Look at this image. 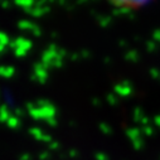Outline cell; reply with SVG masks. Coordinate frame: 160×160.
<instances>
[{
    "label": "cell",
    "instance_id": "obj_33",
    "mask_svg": "<svg viewBox=\"0 0 160 160\" xmlns=\"http://www.w3.org/2000/svg\"><path fill=\"white\" fill-rule=\"evenodd\" d=\"M90 56H91V54H90V51H86V49H85V51L81 52V57H82V58H90Z\"/></svg>",
    "mask_w": 160,
    "mask_h": 160
},
{
    "label": "cell",
    "instance_id": "obj_30",
    "mask_svg": "<svg viewBox=\"0 0 160 160\" xmlns=\"http://www.w3.org/2000/svg\"><path fill=\"white\" fill-rule=\"evenodd\" d=\"M24 115H25V111H24L23 108H19V107H18V108H15V116H17V117H19V118H20V117H22V116H24Z\"/></svg>",
    "mask_w": 160,
    "mask_h": 160
},
{
    "label": "cell",
    "instance_id": "obj_11",
    "mask_svg": "<svg viewBox=\"0 0 160 160\" xmlns=\"http://www.w3.org/2000/svg\"><path fill=\"white\" fill-rule=\"evenodd\" d=\"M145 117V113H144V110L141 107H135L134 108V112H132V120L135 122H141L142 118Z\"/></svg>",
    "mask_w": 160,
    "mask_h": 160
},
{
    "label": "cell",
    "instance_id": "obj_14",
    "mask_svg": "<svg viewBox=\"0 0 160 160\" xmlns=\"http://www.w3.org/2000/svg\"><path fill=\"white\" fill-rule=\"evenodd\" d=\"M29 134H30L34 139H37L38 141H41L46 132H44L42 129H39V128H30V129H29Z\"/></svg>",
    "mask_w": 160,
    "mask_h": 160
},
{
    "label": "cell",
    "instance_id": "obj_28",
    "mask_svg": "<svg viewBox=\"0 0 160 160\" xmlns=\"http://www.w3.org/2000/svg\"><path fill=\"white\" fill-rule=\"evenodd\" d=\"M51 158L49 152L48 151H42L41 154H39V160H48Z\"/></svg>",
    "mask_w": 160,
    "mask_h": 160
},
{
    "label": "cell",
    "instance_id": "obj_2",
    "mask_svg": "<svg viewBox=\"0 0 160 160\" xmlns=\"http://www.w3.org/2000/svg\"><path fill=\"white\" fill-rule=\"evenodd\" d=\"M48 67H46L42 62L34 64V71L32 74V81H38L39 83H46L48 79Z\"/></svg>",
    "mask_w": 160,
    "mask_h": 160
},
{
    "label": "cell",
    "instance_id": "obj_39",
    "mask_svg": "<svg viewBox=\"0 0 160 160\" xmlns=\"http://www.w3.org/2000/svg\"><path fill=\"white\" fill-rule=\"evenodd\" d=\"M103 62H105L106 64H110V63H111V58H110V57H105V58H103Z\"/></svg>",
    "mask_w": 160,
    "mask_h": 160
},
{
    "label": "cell",
    "instance_id": "obj_25",
    "mask_svg": "<svg viewBox=\"0 0 160 160\" xmlns=\"http://www.w3.org/2000/svg\"><path fill=\"white\" fill-rule=\"evenodd\" d=\"M48 126H51V128H56L57 125H58V121H57V118L56 117H52V118H48V120H46L44 121Z\"/></svg>",
    "mask_w": 160,
    "mask_h": 160
},
{
    "label": "cell",
    "instance_id": "obj_3",
    "mask_svg": "<svg viewBox=\"0 0 160 160\" xmlns=\"http://www.w3.org/2000/svg\"><path fill=\"white\" fill-rule=\"evenodd\" d=\"M113 93L121 97H129L134 93V88L132 85L129 79H124L121 83H117L113 86Z\"/></svg>",
    "mask_w": 160,
    "mask_h": 160
},
{
    "label": "cell",
    "instance_id": "obj_15",
    "mask_svg": "<svg viewBox=\"0 0 160 160\" xmlns=\"http://www.w3.org/2000/svg\"><path fill=\"white\" fill-rule=\"evenodd\" d=\"M112 14L113 15H130L132 14V10L128 7H122V8H113L112 9Z\"/></svg>",
    "mask_w": 160,
    "mask_h": 160
},
{
    "label": "cell",
    "instance_id": "obj_29",
    "mask_svg": "<svg viewBox=\"0 0 160 160\" xmlns=\"http://www.w3.org/2000/svg\"><path fill=\"white\" fill-rule=\"evenodd\" d=\"M32 33L34 34V35H37V37H39L42 34V29H41V27H38V25H35L34 27V29L32 30Z\"/></svg>",
    "mask_w": 160,
    "mask_h": 160
},
{
    "label": "cell",
    "instance_id": "obj_27",
    "mask_svg": "<svg viewBox=\"0 0 160 160\" xmlns=\"http://www.w3.org/2000/svg\"><path fill=\"white\" fill-rule=\"evenodd\" d=\"M95 158H96V160H110V158L105 154V152H96V155H95Z\"/></svg>",
    "mask_w": 160,
    "mask_h": 160
},
{
    "label": "cell",
    "instance_id": "obj_34",
    "mask_svg": "<svg viewBox=\"0 0 160 160\" xmlns=\"http://www.w3.org/2000/svg\"><path fill=\"white\" fill-rule=\"evenodd\" d=\"M19 160H32V156H30V154H23L19 158Z\"/></svg>",
    "mask_w": 160,
    "mask_h": 160
},
{
    "label": "cell",
    "instance_id": "obj_41",
    "mask_svg": "<svg viewBox=\"0 0 160 160\" xmlns=\"http://www.w3.org/2000/svg\"><path fill=\"white\" fill-rule=\"evenodd\" d=\"M4 52H5V46H2V44H0V54L4 53Z\"/></svg>",
    "mask_w": 160,
    "mask_h": 160
},
{
    "label": "cell",
    "instance_id": "obj_6",
    "mask_svg": "<svg viewBox=\"0 0 160 160\" xmlns=\"http://www.w3.org/2000/svg\"><path fill=\"white\" fill-rule=\"evenodd\" d=\"M32 46H33L32 41H29V39H25L24 37H18L17 39L12 41V43H10V47H12L13 51L17 49V48H24V49H27L29 52L30 48H32Z\"/></svg>",
    "mask_w": 160,
    "mask_h": 160
},
{
    "label": "cell",
    "instance_id": "obj_9",
    "mask_svg": "<svg viewBox=\"0 0 160 160\" xmlns=\"http://www.w3.org/2000/svg\"><path fill=\"white\" fill-rule=\"evenodd\" d=\"M15 74V68L12 66H2L0 67V76L5 78H12Z\"/></svg>",
    "mask_w": 160,
    "mask_h": 160
},
{
    "label": "cell",
    "instance_id": "obj_12",
    "mask_svg": "<svg viewBox=\"0 0 160 160\" xmlns=\"http://www.w3.org/2000/svg\"><path fill=\"white\" fill-rule=\"evenodd\" d=\"M97 23L100 24V27L106 28L112 23V17L108 15H97Z\"/></svg>",
    "mask_w": 160,
    "mask_h": 160
},
{
    "label": "cell",
    "instance_id": "obj_21",
    "mask_svg": "<svg viewBox=\"0 0 160 160\" xmlns=\"http://www.w3.org/2000/svg\"><path fill=\"white\" fill-rule=\"evenodd\" d=\"M106 101H107L111 106H116V105L118 103V98H117V96H116L115 93H108V95L106 96Z\"/></svg>",
    "mask_w": 160,
    "mask_h": 160
},
{
    "label": "cell",
    "instance_id": "obj_18",
    "mask_svg": "<svg viewBox=\"0 0 160 160\" xmlns=\"http://www.w3.org/2000/svg\"><path fill=\"white\" fill-rule=\"evenodd\" d=\"M145 47H146V51L149 53H154V52L158 51V43L155 41H152V39H151V41H146Z\"/></svg>",
    "mask_w": 160,
    "mask_h": 160
},
{
    "label": "cell",
    "instance_id": "obj_8",
    "mask_svg": "<svg viewBox=\"0 0 160 160\" xmlns=\"http://www.w3.org/2000/svg\"><path fill=\"white\" fill-rule=\"evenodd\" d=\"M10 117H12V115H10L9 107L7 105H2V106H0V122H2V124L8 122V120Z\"/></svg>",
    "mask_w": 160,
    "mask_h": 160
},
{
    "label": "cell",
    "instance_id": "obj_26",
    "mask_svg": "<svg viewBox=\"0 0 160 160\" xmlns=\"http://www.w3.org/2000/svg\"><path fill=\"white\" fill-rule=\"evenodd\" d=\"M152 41H155L156 43H160V29H155L152 32Z\"/></svg>",
    "mask_w": 160,
    "mask_h": 160
},
{
    "label": "cell",
    "instance_id": "obj_1",
    "mask_svg": "<svg viewBox=\"0 0 160 160\" xmlns=\"http://www.w3.org/2000/svg\"><path fill=\"white\" fill-rule=\"evenodd\" d=\"M58 49H59V47H58L57 44L52 43V44L42 53V59H41V62H42L46 67H48V69L53 68V63H54L56 58L58 57Z\"/></svg>",
    "mask_w": 160,
    "mask_h": 160
},
{
    "label": "cell",
    "instance_id": "obj_7",
    "mask_svg": "<svg viewBox=\"0 0 160 160\" xmlns=\"http://www.w3.org/2000/svg\"><path fill=\"white\" fill-rule=\"evenodd\" d=\"M125 134H126V136L130 139L131 142L135 141V140H138V139H141V138H142L141 130L138 129V128H129V129H126Z\"/></svg>",
    "mask_w": 160,
    "mask_h": 160
},
{
    "label": "cell",
    "instance_id": "obj_20",
    "mask_svg": "<svg viewBox=\"0 0 160 160\" xmlns=\"http://www.w3.org/2000/svg\"><path fill=\"white\" fill-rule=\"evenodd\" d=\"M10 43H12V41H10L9 35L4 32H0V44L7 47V46H10Z\"/></svg>",
    "mask_w": 160,
    "mask_h": 160
},
{
    "label": "cell",
    "instance_id": "obj_16",
    "mask_svg": "<svg viewBox=\"0 0 160 160\" xmlns=\"http://www.w3.org/2000/svg\"><path fill=\"white\" fill-rule=\"evenodd\" d=\"M20 124H22L20 118H19V117H17V116H12V117L8 120V122H7L8 128H10V129H13V130L18 129V128L20 126Z\"/></svg>",
    "mask_w": 160,
    "mask_h": 160
},
{
    "label": "cell",
    "instance_id": "obj_5",
    "mask_svg": "<svg viewBox=\"0 0 160 160\" xmlns=\"http://www.w3.org/2000/svg\"><path fill=\"white\" fill-rule=\"evenodd\" d=\"M51 8L48 5H34L33 8H29V9H25L24 12L32 17H35V18H41L43 15H46L47 13H49Z\"/></svg>",
    "mask_w": 160,
    "mask_h": 160
},
{
    "label": "cell",
    "instance_id": "obj_35",
    "mask_svg": "<svg viewBox=\"0 0 160 160\" xmlns=\"http://www.w3.org/2000/svg\"><path fill=\"white\" fill-rule=\"evenodd\" d=\"M68 155H69L71 158H76V156H78V151H77V150H74V149H72V150L68 152Z\"/></svg>",
    "mask_w": 160,
    "mask_h": 160
},
{
    "label": "cell",
    "instance_id": "obj_40",
    "mask_svg": "<svg viewBox=\"0 0 160 160\" xmlns=\"http://www.w3.org/2000/svg\"><path fill=\"white\" fill-rule=\"evenodd\" d=\"M2 7H3V8H9L10 4H9L8 2H4V3H2Z\"/></svg>",
    "mask_w": 160,
    "mask_h": 160
},
{
    "label": "cell",
    "instance_id": "obj_22",
    "mask_svg": "<svg viewBox=\"0 0 160 160\" xmlns=\"http://www.w3.org/2000/svg\"><path fill=\"white\" fill-rule=\"evenodd\" d=\"M100 130H101V132L105 134V135H111V134H112V128H111L108 124H105V122L100 124Z\"/></svg>",
    "mask_w": 160,
    "mask_h": 160
},
{
    "label": "cell",
    "instance_id": "obj_13",
    "mask_svg": "<svg viewBox=\"0 0 160 160\" xmlns=\"http://www.w3.org/2000/svg\"><path fill=\"white\" fill-rule=\"evenodd\" d=\"M125 59L129 61V62L135 63V62H138V61L140 59V56H139L138 51H135V49H130V51L126 52V54H125Z\"/></svg>",
    "mask_w": 160,
    "mask_h": 160
},
{
    "label": "cell",
    "instance_id": "obj_32",
    "mask_svg": "<svg viewBox=\"0 0 160 160\" xmlns=\"http://www.w3.org/2000/svg\"><path fill=\"white\" fill-rule=\"evenodd\" d=\"M154 124L160 129V115H158V116L154 117Z\"/></svg>",
    "mask_w": 160,
    "mask_h": 160
},
{
    "label": "cell",
    "instance_id": "obj_19",
    "mask_svg": "<svg viewBox=\"0 0 160 160\" xmlns=\"http://www.w3.org/2000/svg\"><path fill=\"white\" fill-rule=\"evenodd\" d=\"M141 134L142 136H152L155 134V130L151 125H146V126H141Z\"/></svg>",
    "mask_w": 160,
    "mask_h": 160
},
{
    "label": "cell",
    "instance_id": "obj_38",
    "mask_svg": "<svg viewBox=\"0 0 160 160\" xmlns=\"http://www.w3.org/2000/svg\"><path fill=\"white\" fill-rule=\"evenodd\" d=\"M79 57H81V56L76 53V54H72V56H71V59H72V61H76V59H78Z\"/></svg>",
    "mask_w": 160,
    "mask_h": 160
},
{
    "label": "cell",
    "instance_id": "obj_4",
    "mask_svg": "<svg viewBox=\"0 0 160 160\" xmlns=\"http://www.w3.org/2000/svg\"><path fill=\"white\" fill-rule=\"evenodd\" d=\"M150 2H118V0H115V2H111V5L113 8H122V7H128L130 8L132 12L149 5Z\"/></svg>",
    "mask_w": 160,
    "mask_h": 160
},
{
    "label": "cell",
    "instance_id": "obj_36",
    "mask_svg": "<svg viewBox=\"0 0 160 160\" xmlns=\"http://www.w3.org/2000/svg\"><path fill=\"white\" fill-rule=\"evenodd\" d=\"M92 103H93L95 106H100V105H101V101H100V98H93V100H92Z\"/></svg>",
    "mask_w": 160,
    "mask_h": 160
},
{
    "label": "cell",
    "instance_id": "obj_10",
    "mask_svg": "<svg viewBox=\"0 0 160 160\" xmlns=\"http://www.w3.org/2000/svg\"><path fill=\"white\" fill-rule=\"evenodd\" d=\"M35 25H37V24H34V23L30 22V20H20V22L18 23V28H19L20 30H28V32H32Z\"/></svg>",
    "mask_w": 160,
    "mask_h": 160
},
{
    "label": "cell",
    "instance_id": "obj_23",
    "mask_svg": "<svg viewBox=\"0 0 160 160\" xmlns=\"http://www.w3.org/2000/svg\"><path fill=\"white\" fill-rule=\"evenodd\" d=\"M149 74L152 79H155V81H159L160 79V69L159 68H150Z\"/></svg>",
    "mask_w": 160,
    "mask_h": 160
},
{
    "label": "cell",
    "instance_id": "obj_37",
    "mask_svg": "<svg viewBox=\"0 0 160 160\" xmlns=\"http://www.w3.org/2000/svg\"><path fill=\"white\" fill-rule=\"evenodd\" d=\"M118 46H120V47H126V46H128V42L124 41V39H121V41L118 42Z\"/></svg>",
    "mask_w": 160,
    "mask_h": 160
},
{
    "label": "cell",
    "instance_id": "obj_31",
    "mask_svg": "<svg viewBox=\"0 0 160 160\" xmlns=\"http://www.w3.org/2000/svg\"><path fill=\"white\" fill-rule=\"evenodd\" d=\"M49 149L51 150H57V149H59V144H58V141H52L51 144H49Z\"/></svg>",
    "mask_w": 160,
    "mask_h": 160
},
{
    "label": "cell",
    "instance_id": "obj_24",
    "mask_svg": "<svg viewBox=\"0 0 160 160\" xmlns=\"http://www.w3.org/2000/svg\"><path fill=\"white\" fill-rule=\"evenodd\" d=\"M27 53H28V51H27V49H24V48H17V49H14V54H15L17 57H19V58L25 57V56H27Z\"/></svg>",
    "mask_w": 160,
    "mask_h": 160
},
{
    "label": "cell",
    "instance_id": "obj_17",
    "mask_svg": "<svg viewBox=\"0 0 160 160\" xmlns=\"http://www.w3.org/2000/svg\"><path fill=\"white\" fill-rule=\"evenodd\" d=\"M15 5L23 8V10L25 9H29V8H33L35 5V2H33V0H18V2H15Z\"/></svg>",
    "mask_w": 160,
    "mask_h": 160
}]
</instances>
